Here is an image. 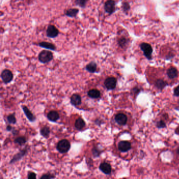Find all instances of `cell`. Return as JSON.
<instances>
[{"label": "cell", "mask_w": 179, "mask_h": 179, "mask_svg": "<svg viewBox=\"0 0 179 179\" xmlns=\"http://www.w3.org/2000/svg\"><path fill=\"white\" fill-rule=\"evenodd\" d=\"M117 42L119 46L121 48H124L127 46L129 43V39L125 36H121L118 38Z\"/></svg>", "instance_id": "18"}, {"label": "cell", "mask_w": 179, "mask_h": 179, "mask_svg": "<svg viewBox=\"0 0 179 179\" xmlns=\"http://www.w3.org/2000/svg\"><path fill=\"white\" fill-rule=\"evenodd\" d=\"M103 8L106 13L109 15H111L115 12L116 10L115 1L114 0H107L104 3Z\"/></svg>", "instance_id": "4"}, {"label": "cell", "mask_w": 179, "mask_h": 179, "mask_svg": "<svg viewBox=\"0 0 179 179\" xmlns=\"http://www.w3.org/2000/svg\"><path fill=\"white\" fill-rule=\"evenodd\" d=\"M92 151L95 157H98V156L100 155L101 153L100 150L98 149L97 148H96V147L92 149Z\"/></svg>", "instance_id": "29"}, {"label": "cell", "mask_w": 179, "mask_h": 179, "mask_svg": "<svg viewBox=\"0 0 179 179\" xmlns=\"http://www.w3.org/2000/svg\"><path fill=\"white\" fill-rule=\"evenodd\" d=\"M81 102V96L78 94H74L71 96V103L74 106L79 105Z\"/></svg>", "instance_id": "14"}, {"label": "cell", "mask_w": 179, "mask_h": 179, "mask_svg": "<svg viewBox=\"0 0 179 179\" xmlns=\"http://www.w3.org/2000/svg\"><path fill=\"white\" fill-rule=\"evenodd\" d=\"M140 47L141 50L144 52V56L146 59L149 60L152 59V54L153 49L149 43H142L140 45Z\"/></svg>", "instance_id": "1"}, {"label": "cell", "mask_w": 179, "mask_h": 179, "mask_svg": "<svg viewBox=\"0 0 179 179\" xmlns=\"http://www.w3.org/2000/svg\"><path fill=\"white\" fill-rule=\"evenodd\" d=\"M167 74L170 79H175L178 76V71L176 68L174 67H170L168 69Z\"/></svg>", "instance_id": "15"}, {"label": "cell", "mask_w": 179, "mask_h": 179, "mask_svg": "<svg viewBox=\"0 0 179 179\" xmlns=\"http://www.w3.org/2000/svg\"><path fill=\"white\" fill-rule=\"evenodd\" d=\"M99 169L106 174H110L111 172V167L108 163L103 162L99 166Z\"/></svg>", "instance_id": "12"}, {"label": "cell", "mask_w": 179, "mask_h": 179, "mask_svg": "<svg viewBox=\"0 0 179 179\" xmlns=\"http://www.w3.org/2000/svg\"><path fill=\"white\" fill-rule=\"evenodd\" d=\"M6 130L8 131H12L13 130V128L10 125H8L6 127Z\"/></svg>", "instance_id": "34"}, {"label": "cell", "mask_w": 179, "mask_h": 179, "mask_svg": "<svg viewBox=\"0 0 179 179\" xmlns=\"http://www.w3.org/2000/svg\"><path fill=\"white\" fill-rule=\"evenodd\" d=\"M8 121L10 124H15L16 123V119L15 116L14 114H10L7 117Z\"/></svg>", "instance_id": "26"}, {"label": "cell", "mask_w": 179, "mask_h": 179, "mask_svg": "<svg viewBox=\"0 0 179 179\" xmlns=\"http://www.w3.org/2000/svg\"><path fill=\"white\" fill-rule=\"evenodd\" d=\"M40 179H51V176L47 175V174H44L43 176H41Z\"/></svg>", "instance_id": "33"}, {"label": "cell", "mask_w": 179, "mask_h": 179, "mask_svg": "<svg viewBox=\"0 0 179 179\" xmlns=\"http://www.w3.org/2000/svg\"><path fill=\"white\" fill-rule=\"evenodd\" d=\"M155 85L157 87V88L159 90H162L164 89L167 85H168V84L167 82L163 80V79H157L156 80L155 82Z\"/></svg>", "instance_id": "19"}, {"label": "cell", "mask_w": 179, "mask_h": 179, "mask_svg": "<svg viewBox=\"0 0 179 179\" xmlns=\"http://www.w3.org/2000/svg\"><path fill=\"white\" fill-rule=\"evenodd\" d=\"M38 46L45 48V49H49L51 50H55L56 49V47L55 46V45H54L53 43L47 42V41H42L38 43Z\"/></svg>", "instance_id": "16"}, {"label": "cell", "mask_w": 179, "mask_h": 179, "mask_svg": "<svg viewBox=\"0 0 179 179\" xmlns=\"http://www.w3.org/2000/svg\"><path fill=\"white\" fill-rule=\"evenodd\" d=\"M85 125L86 124L84 120L81 118H78V119H76L75 123V127L77 130H81L85 127Z\"/></svg>", "instance_id": "21"}, {"label": "cell", "mask_w": 179, "mask_h": 179, "mask_svg": "<svg viewBox=\"0 0 179 179\" xmlns=\"http://www.w3.org/2000/svg\"><path fill=\"white\" fill-rule=\"evenodd\" d=\"M14 142L16 143V144L19 145L20 146H22L23 145L25 144L26 142V138L24 137H18L17 138L15 139Z\"/></svg>", "instance_id": "25"}, {"label": "cell", "mask_w": 179, "mask_h": 179, "mask_svg": "<svg viewBox=\"0 0 179 179\" xmlns=\"http://www.w3.org/2000/svg\"><path fill=\"white\" fill-rule=\"evenodd\" d=\"M122 9L124 13H127L129 11L130 9V6L129 3L127 2H125L122 4Z\"/></svg>", "instance_id": "27"}, {"label": "cell", "mask_w": 179, "mask_h": 179, "mask_svg": "<svg viewBox=\"0 0 179 179\" xmlns=\"http://www.w3.org/2000/svg\"><path fill=\"white\" fill-rule=\"evenodd\" d=\"M1 78L2 79L3 81L7 84L12 81V80L13 79V74L11 71L6 69L2 72L1 73Z\"/></svg>", "instance_id": "7"}, {"label": "cell", "mask_w": 179, "mask_h": 179, "mask_svg": "<svg viewBox=\"0 0 179 179\" xmlns=\"http://www.w3.org/2000/svg\"><path fill=\"white\" fill-rule=\"evenodd\" d=\"M133 93H134L135 94H138V93L140 92V89H139L138 87H134L133 89Z\"/></svg>", "instance_id": "32"}, {"label": "cell", "mask_w": 179, "mask_h": 179, "mask_svg": "<svg viewBox=\"0 0 179 179\" xmlns=\"http://www.w3.org/2000/svg\"><path fill=\"white\" fill-rule=\"evenodd\" d=\"M22 108L24 113L25 115H26V116L27 117V118L30 122H34L36 120V117L30 111V109L27 108V106L22 105Z\"/></svg>", "instance_id": "11"}, {"label": "cell", "mask_w": 179, "mask_h": 179, "mask_svg": "<svg viewBox=\"0 0 179 179\" xmlns=\"http://www.w3.org/2000/svg\"><path fill=\"white\" fill-rule=\"evenodd\" d=\"M176 110H177V111H179V106H178L177 107H176Z\"/></svg>", "instance_id": "35"}, {"label": "cell", "mask_w": 179, "mask_h": 179, "mask_svg": "<svg viewBox=\"0 0 179 179\" xmlns=\"http://www.w3.org/2000/svg\"><path fill=\"white\" fill-rule=\"evenodd\" d=\"M177 153H178V154L179 155V147L177 149Z\"/></svg>", "instance_id": "36"}, {"label": "cell", "mask_w": 179, "mask_h": 179, "mask_svg": "<svg viewBox=\"0 0 179 179\" xmlns=\"http://www.w3.org/2000/svg\"><path fill=\"white\" fill-rule=\"evenodd\" d=\"M87 93H88V95L90 96V98H94V99L98 98L101 96L100 91L97 89H95L90 90Z\"/></svg>", "instance_id": "20"}, {"label": "cell", "mask_w": 179, "mask_h": 179, "mask_svg": "<svg viewBox=\"0 0 179 179\" xmlns=\"http://www.w3.org/2000/svg\"></svg>", "instance_id": "37"}, {"label": "cell", "mask_w": 179, "mask_h": 179, "mask_svg": "<svg viewBox=\"0 0 179 179\" xmlns=\"http://www.w3.org/2000/svg\"><path fill=\"white\" fill-rule=\"evenodd\" d=\"M47 117L50 121L55 122L60 118V115L57 112L55 111H51L47 114Z\"/></svg>", "instance_id": "13"}, {"label": "cell", "mask_w": 179, "mask_h": 179, "mask_svg": "<svg viewBox=\"0 0 179 179\" xmlns=\"http://www.w3.org/2000/svg\"><path fill=\"white\" fill-rule=\"evenodd\" d=\"M46 34L47 37L49 38H54L58 36L60 31L55 25L50 24L47 27Z\"/></svg>", "instance_id": "5"}, {"label": "cell", "mask_w": 179, "mask_h": 179, "mask_svg": "<svg viewBox=\"0 0 179 179\" xmlns=\"http://www.w3.org/2000/svg\"><path fill=\"white\" fill-rule=\"evenodd\" d=\"M117 84V79L114 76L107 78L104 82V85L106 89L108 90H112L115 89Z\"/></svg>", "instance_id": "6"}, {"label": "cell", "mask_w": 179, "mask_h": 179, "mask_svg": "<svg viewBox=\"0 0 179 179\" xmlns=\"http://www.w3.org/2000/svg\"><path fill=\"white\" fill-rule=\"evenodd\" d=\"M71 148V144L66 139H62L58 143L57 149L59 152L62 154H65Z\"/></svg>", "instance_id": "3"}, {"label": "cell", "mask_w": 179, "mask_h": 179, "mask_svg": "<svg viewBox=\"0 0 179 179\" xmlns=\"http://www.w3.org/2000/svg\"><path fill=\"white\" fill-rule=\"evenodd\" d=\"M116 122L119 125H125L127 123V116L123 113H118L114 117Z\"/></svg>", "instance_id": "8"}, {"label": "cell", "mask_w": 179, "mask_h": 179, "mask_svg": "<svg viewBox=\"0 0 179 179\" xmlns=\"http://www.w3.org/2000/svg\"><path fill=\"white\" fill-rule=\"evenodd\" d=\"M173 94L176 96H179V85L174 89Z\"/></svg>", "instance_id": "31"}, {"label": "cell", "mask_w": 179, "mask_h": 179, "mask_svg": "<svg viewBox=\"0 0 179 179\" xmlns=\"http://www.w3.org/2000/svg\"><path fill=\"white\" fill-rule=\"evenodd\" d=\"M41 135L45 138H48L50 134V129L47 126H44L40 130Z\"/></svg>", "instance_id": "23"}, {"label": "cell", "mask_w": 179, "mask_h": 179, "mask_svg": "<svg viewBox=\"0 0 179 179\" xmlns=\"http://www.w3.org/2000/svg\"><path fill=\"white\" fill-rule=\"evenodd\" d=\"M131 148V145L129 141H121L118 144V149L121 152H127Z\"/></svg>", "instance_id": "9"}, {"label": "cell", "mask_w": 179, "mask_h": 179, "mask_svg": "<svg viewBox=\"0 0 179 179\" xmlns=\"http://www.w3.org/2000/svg\"><path fill=\"white\" fill-rule=\"evenodd\" d=\"M28 179H36V175L34 172H30L28 175Z\"/></svg>", "instance_id": "30"}, {"label": "cell", "mask_w": 179, "mask_h": 179, "mask_svg": "<svg viewBox=\"0 0 179 179\" xmlns=\"http://www.w3.org/2000/svg\"><path fill=\"white\" fill-rule=\"evenodd\" d=\"M26 152H27V150L26 149H23L21 151H20L19 153H18L17 154H16L14 156L12 159L10 161V163L15 162L16 161L20 160L23 156H24L25 154H26Z\"/></svg>", "instance_id": "17"}, {"label": "cell", "mask_w": 179, "mask_h": 179, "mask_svg": "<svg viewBox=\"0 0 179 179\" xmlns=\"http://www.w3.org/2000/svg\"><path fill=\"white\" fill-rule=\"evenodd\" d=\"M53 58V54L52 52L44 50L40 53L38 56V59L40 61L43 63H49Z\"/></svg>", "instance_id": "2"}, {"label": "cell", "mask_w": 179, "mask_h": 179, "mask_svg": "<svg viewBox=\"0 0 179 179\" xmlns=\"http://www.w3.org/2000/svg\"><path fill=\"white\" fill-rule=\"evenodd\" d=\"M156 126L158 128H163L166 127V123L164 122L163 120H160L156 123Z\"/></svg>", "instance_id": "28"}, {"label": "cell", "mask_w": 179, "mask_h": 179, "mask_svg": "<svg viewBox=\"0 0 179 179\" xmlns=\"http://www.w3.org/2000/svg\"><path fill=\"white\" fill-rule=\"evenodd\" d=\"M75 5L81 8H84L87 5L88 0H74Z\"/></svg>", "instance_id": "24"}, {"label": "cell", "mask_w": 179, "mask_h": 179, "mask_svg": "<svg viewBox=\"0 0 179 179\" xmlns=\"http://www.w3.org/2000/svg\"><path fill=\"white\" fill-rule=\"evenodd\" d=\"M97 65L96 63H95L94 61H92L90 63H88L86 67V69L87 71H88L90 73H95V72L97 70Z\"/></svg>", "instance_id": "22"}, {"label": "cell", "mask_w": 179, "mask_h": 179, "mask_svg": "<svg viewBox=\"0 0 179 179\" xmlns=\"http://www.w3.org/2000/svg\"><path fill=\"white\" fill-rule=\"evenodd\" d=\"M79 10L77 8H68L65 11V15L70 18H75L78 14Z\"/></svg>", "instance_id": "10"}]
</instances>
